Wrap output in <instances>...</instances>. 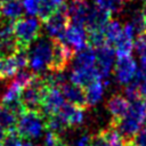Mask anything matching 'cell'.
<instances>
[{
    "instance_id": "obj_1",
    "label": "cell",
    "mask_w": 146,
    "mask_h": 146,
    "mask_svg": "<svg viewBox=\"0 0 146 146\" xmlns=\"http://www.w3.org/2000/svg\"><path fill=\"white\" fill-rule=\"evenodd\" d=\"M146 123V99L138 98L130 102L129 110L121 119L113 120L112 127L122 136L127 144H130L137 132Z\"/></svg>"
},
{
    "instance_id": "obj_2",
    "label": "cell",
    "mask_w": 146,
    "mask_h": 146,
    "mask_svg": "<svg viewBox=\"0 0 146 146\" xmlns=\"http://www.w3.org/2000/svg\"><path fill=\"white\" fill-rule=\"evenodd\" d=\"M55 40L51 38L39 36L29 48V66L38 75L50 70L54 56Z\"/></svg>"
},
{
    "instance_id": "obj_3",
    "label": "cell",
    "mask_w": 146,
    "mask_h": 146,
    "mask_svg": "<svg viewBox=\"0 0 146 146\" xmlns=\"http://www.w3.org/2000/svg\"><path fill=\"white\" fill-rule=\"evenodd\" d=\"M41 23L34 16L21 17L13 23V31L18 49H27L40 35Z\"/></svg>"
},
{
    "instance_id": "obj_4",
    "label": "cell",
    "mask_w": 146,
    "mask_h": 146,
    "mask_svg": "<svg viewBox=\"0 0 146 146\" xmlns=\"http://www.w3.org/2000/svg\"><path fill=\"white\" fill-rule=\"evenodd\" d=\"M44 129H47L46 117L40 112L25 111L18 116L16 131L23 139H35L42 136Z\"/></svg>"
},
{
    "instance_id": "obj_5",
    "label": "cell",
    "mask_w": 146,
    "mask_h": 146,
    "mask_svg": "<svg viewBox=\"0 0 146 146\" xmlns=\"http://www.w3.org/2000/svg\"><path fill=\"white\" fill-rule=\"evenodd\" d=\"M70 25V18L67 15L66 5L60 6L52 15H50L47 19L43 21V29L47 34L54 39L62 41L65 34L67 26Z\"/></svg>"
},
{
    "instance_id": "obj_6",
    "label": "cell",
    "mask_w": 146,
    "mask_h": 146,
    "mask_svg": "<svg viewBox=\"0 0 146 146\" xmlns=\"http://www.w3.org/2000/svg\"><path fill=\"white\" fill-rule=\"evenodd\" d=\"M115 50L108 44L96 49V68L99 79L108 86V78L115 66Z\"/></svg>"
},
{
    "instance_id": "obj_7",
    "label": "cell",
    "mask_w": 146,
    "mask_h": 146,
    "mask_svg": "<svg viewBox=\"0 0 146 146\" xmlns=\"http://www.w3.org/2000/svg\"><path fill=\"white\" fill-rule=\"evenodd\" d=\"M137 72L138 67L131 55L117 57L114 66V74L119 84L128 86L129 83H131L135 80Z\"/></svg>"
},
{
    "instance_id": "obj_8",
    "label": "cell",
    "mask_w": 146,
    "mask_h": 146,
    "mask_svg": "<svg viewBox=\"0 0 146 146\" xmlns=\"http://www.w3.org/2000/svg\"><path fill=\"white\" fill-rule=\"evenodd\" d=\"M66 102H65V98L63 96V92H62L60 88H58V87H48L47 90L44 91V95H43V98H42L40 113L44 117L54 115L63 107V105Z\"/></svg>"
},
{
    "instance_id": "obj_9",
    "label": "cell",
    "mask_w": 146,
    "mask_h": 146,
    "mask_svg": "<svg viewBox=\"0 0 146 146\" xmlns=\"http://www.w3.org/2000/svg\"><path fill=\"white\" fill-rule=\"evenodd\" d=\"M62 42L75 51H81L88 47V31L83 25L71 23L65 31Z\"/></svg>"
},
{
    "instance_id": "obj_10",
    "label": "cell",
    "mask_w": 146,
    "mask_h": 146,
    "mask_svg": "<svg viewBox=\"0 0 146 146\" xmlns=\"http://www.w3.org/2000/svg\"><path fill=\"white\" fill-rule=\"evenodd\" d=\"M73 49L65 44L62 41L55 40L54 44V56H52V63L49 71L55 72H64L65 67L70 64V62L74 58L73 56Z\"/></svg>"
},
{
    "instance_id": "obj_11",
    "label": "cell",
    "mask_w": 146,
    "mask_h": 146,
    "mask_svg": "<svg viewBox=\"0 0 146 146\" xmlns=\"http://www.w3.org/2000/svg\"><path fill=\"white\" fill-rule=\"evenodd\" d=\"M110 21H111L110 13H107L96 6H90L87 18H86L84 27L87 29L88 32H91V31L104 32V30Z\"/></svg>"
},
{
    "instance_id": "obj_12",
    "label": "cell",
    "mask_w": 146,
    "mask_h": 146,
    "mask_svg": "<svg viewBox=\"0 0 146 146\" xmlns=\"http://www.w3.org/2000/svg\"><path fill=\"white\" fill-rule=\"evenodd\" d=\"M62 120L66 123L67 127H78L84 121V108L72 105L70 103H65L63 107L56 113Z\"/></svg>"
},
{
    "instance_id": "obj_13",
    "label": "cell",
    "mask_w": 146,
    "mask_h": 146,
    "mask_svg": "<svg viewBox=\"0 0 146 146\" xmlns=\"http://www.w3.org/2000/svg\"><path fill=\"white\" fill-rule=\"evenodd\" d=\"M60 90H62L63 96L67 103L75 105V106H79V107H83V108H86L88 106L84 89L82 87H79V86L73 84L71 82L70 83L65 82L60 87Z\"/></svg>"
},
{
    "instance_id": "obj_14",
    "label": "cell",
    "mask_w": 146,
    "mask_h": 146,
    "mask_svg": "<svg viewBox=\"0 0 146 146\" xmlns=\"http://www.w3.org/2000/svg\"><path fill=\"white\" fill-rule=\"evenodd\" d=\"M133 36H135V32H133L131 25H130V23H127L123 26V33H122L121 38L113 46L117 57L129 56L131 54V50L133 49V46H135Z\"/></svg>"
},
{
    "instance_id": "obj_15",
    "label": "cell",
    "mask_w": 146,
    "mask_h": 146,
    "mask_svg": "<svg viewBox=\"0 0 146 146\" xmlns=\"http://www.w3.org/2000/svg\"><path fill=\"white\" fill-rule=\"evenodd\" d=\"M66 7H67V15H68L70 22L72 24L84 26L86 18H87L90 6L83 0H79V1L73 0L72 2L66 5Z\"/></svg>"
},
{
    "instance_id": "obj_16",
    "label": "cell",
    "mask_w": 146,
    "mask_h": 146,
    "mask_svg": "<svg viewBox=\"0 0 146 146\" xmlns=\"http://www.w3.org/2000/svg\"><path fill=\"white\" fill-rule=\"evenodd\" d=\"M23 2L19 0L9 1L2 6H0V19H5V22L14 23L19 19L23 15Z\"/></svg>"
},
{
    "instance_id": "obj_17",
    "label": "cell",
    "mask_w": 146,
    "mask_h": 146,
    "mask_svg": "<svg viewBox=\"0 0 146 146\" xmlns=\"http://www.w3.org/2000/svg\"><path fill=\"white\" fill-rule=\"evenodd\" d=\"M106 105H107L108 112L113 116V120H117V119H121L123 115H125V113L129 110L130 103L123 96L115 94L107 100Z\"/></svg>"
},
{
    "instance_id": "obj_18",
    "label": "cell",
    "mask_w": 146,
    "mask_h": 146,
    "mask_svg": "<svg viewBox=\"0 0 146 146\" xmlns=\"http://www.w3.org/2000/svg\"><path fill=\"white\" fill-rule=\"evenodd\" d=\"M96 66V49L87 47L86 49L78 51L73 58L72 68H89Z\"/></svg>"
},
{
    "instance_id": "obj_19",
    "label": "cell",
    "mask_w": 146,
    "mask_h": 146,
    "mask_svg": "<svg viewBox=\"0 0 146 146\" xmlns=\"http://www.w3.org/2000/svg\"><path fill=\"white\" fill-rule=\"evenodd\" d=\"M105 87H106V84L102 80H96L86 87L84 94H86V99H87L88 106H94L102 100Z\"/></svg>"
},
{
    "instance_id": "obj_20",
    "label": "cell",
    "mask_w": 146,
    "mask_h": 146,
    "mask_svg": "<svg viewBox=\"0 0 146 146\" xmlns=\"http://www.w3.org/2000/svg\"><path fill=\"white\" fill-rule=\"evenodd\" d=\"M123 33V26L121 25V23L116 19L110 21L108 24L106 25L105 30H104V35L106 39V44L108 46H114L117 40L121 38Z\"/></svg>"
},
{
    "instance_id": "obj_21",
    "label": "cell",
    "mask_w": 146,
    "mask_h": 146,
    "mask_svg": "<svg viewBox=\"0 0 146 146\" xmlns=\"http://www.w3.org/2000/svg\"><path fill=\"white\" fill-rule=\"evenodd\" d=\"M17 120L18 116L13 111L3 105H0V125L6 132L16 130Z\"/></svg>"
},
{
    "instance_id": "obj_22",
    "label": "cell",
    "mask_w": 146,
    "mask_h": 146,
    "mask_svg": "<svg viewBox=\"0 0 146 146\" xmlns=\"http://www.w3.org/2000/svg\"><path fill=\"white\" fill-rule=\"evenodd\" d=\"M23 88L21 86H18L16 82H11L9 84V87L7 88V90L3 92L2 97H1V105L3 106H8L17 100H21V94H22Z\"/></svg>"
},
{
    "instance_id": "obj_23",
    "label": "cell",
    "mask_w": 146,
    "mask_h": 146,
    "mask_svg": "<svg viewBox=\"0 0 146 146\" xmlns=\"http://www.w3.org/2000/svg\"><path fill=\"white\" fill-rule=\"evenodd\" d=\"M63 2H64V0H41V6H40L38 16L42 21L47 19L60 6H63Z\"/></svg>"
},
{
    "instance_id": "obj_24",
    "label": "cell",
    "mask_w": 146,
    "mask_h": 146,
    "mask_svg": "<svg viewBox=\"0 0 146 146\" xmlns=\"http://www.w3.org/2000/svg\"><path fill=\"white\" fill-rule=\"evenodd\" d=\"M100 135L106 139V141L110 144V146H125L124 139L116 131V129L113 128L112 125L110 128H106V129L102 130Z\"/></svg>"
},
{
    "instance_id": "obj_25",
    "label": "cell",
    "mask_w": 146,
    "mask_h": 146,
    "mask_svg": "<svg viewBox=\"0 0 146 146\" xmlns=\"http://www.w3.org/2000/svg\"><path fill=\"white\" fill-rule=\"evenodd\" d=\"M95 6L112 14L120 13L123 7V1L122 0H94Z\"/></svg>"
},
{
    "instance_id": "obj_26",
    "label": "cell",
    "mask_w": 146,
    "mask_h": 146,
    "mask_svg": "<svg viewBox=\"0 0 146 146\" xmlns=\"http://www.w3.org/2000/svg\"><path fill=\"white\" fill-rule=\"evenodd\" d=\"M130 25L135 32V35H141L146 33V18L143 14V11H137L132 15L130 19Z\"/></svg>"
},
{
    "instance_id": "obj_27",
    "label": "cell",
    "mask_w": 146,
    "mask_h": 146,
    "mask_svg": "<svg viewBox=\"0 0 146 146\" xmlns=\"http://www.w3.org/2000/svg\"><path fill=\"white\" fill-rule=\"evenodd\" d=\"M88 42L91 46V48L97 49L106 44V39L104 35V32L102 31H91L88 32Z\"/></svg>"
},
{
    "instance_id": "obj_28",
    "label": "cell",
    "mask_w": 146,
    "mask_h": 146,
    "mask_svg": "<svg viewBox=\"0 0 146 146\" xmlns=\"http://www.w3.org/2000/svg\"><path fill=\"white\" fill-rule=\"evenodd\" d=\"M34 78V74L29 72V71H25V70H21L19 72H17V74L15 75V79H14V82H16L18 86H21L23 89L26 88L33 80Z\"/></svg>"
},
{
    "instance_id": "obj_29",
    "label": "cell",
    "mask_w": 146,
    "mask_h": 146,
    "mask_svg": "<svg viewBox=\"0 0 146 146\" xmlns=\"http://www.w3.org/2000/svg\"><path fill=\"white\" fill-rule=\"evenodd\" d=\"M133 47L136 49L137 55L140 57L141 63H146V33L137 36Z\"/></svg>"
},
{
    "instance_id": "obj_30",
    "label": "cell",
    "mask_w": 146,
    "mask_h": 146,
    "mask_svg": "<svg viewBox=\"0 0 146 146\" xmlns=\"http://www.w3.org/2000/svg\"><path fill=\"white\" fill-rule=\"evenodd\" d=\"M2 145L3 146H22V137L17 133L16 130H11L6 132L3 139H2Z\"/></svg>"
},
{
    "instance_id": "obj_31",
    "label": "cell",
    "mask_w": 146,
    "mask_h": 146,
    "mask_svg": "<svg viewBox=\"0 0 146 146\" xmlns=\"http://www.w3.org/2000/svg\"><path fill=\"white\" fill-rule=\"evenodd\" d=\"M124 96L129 102H133L138 98H140V92H139V83L136 81H132L128 86H125L124 89Z\"/></svg>"
},
{
    "instance_id": "obj_32",
    "label": "cell",
    "mask_w": 146,
    "mask_h": 146,
    "mask_svg": "<svg viewBox=\"0 0 146 146\" xmlns=\"http://www.w3.org/2000/svg\"><path fill=\"white\" fill-rule=\"evenodd\" d=\"M40 6H41V0H23L24 10L31 16H35L39 14Z\"/></svg>"
},
{
    "instance_id": "obj_33",
    "label": "cell",
    "mask_w": 146,
    "mask_h": 146,
    "mask_svg": "<svg viewBox=\"0 0 146 146\" xmlns=\"http://www.w3.org/2000/svg\"><path fill=\"white\" fill-rule=\"evenodd\" d=\"M63 140L59 138L58 135L51 132V131H47L44 133L43 137V146H62L63 145Z\"/></svg>"
},
{
    "instance_id": "obj_34",
    "label": "cell",
    "mask_w": 146,
    "mask_h": 146,
    "mask_svg": "<svg viewBox=\"0 0 146 146\" xmlns=\"http://www.w3.org/2000/svg\"><path fill=\"white\" fill-rule=\"evenodd\" d=\"M13 56L15 58V62L18 68H24L29 64V55L26 49H18Z\"/></svg>"
},
{
    "instance_id": "obj_35",
    "label": "cell",
    "mask_w": 146,
    "mask_h": 146,
    "mask_svg": "<svg viewBox=\"0 0 146 146\" xmlns=\"http://www.w3.org/2000/svg\"><path fill=\"white\" fill-rule=\"evenodd\" d=\"M131 144H133L135 146H146V125L137 132Z\"/></svg>"
},
{
    "instance_id": "obj_36",
    "label": "cell",
    "mask_w": 146,
    "mask_h": 146,
    "mask_svg": "<svg viewBox=\"0 0 146 146\" xmlns=\"http://www.w3.org/2000/svg\"><path fill=\"white\" fill-rule=\"evenodd\" d=\"M73 146H92L91 137L87 133H83L75 139V141L73 143Z\"/></svg>"
},
{
    "instance_id": "obj_37",
    "label": "cell",
    "mask_w": 146,
    "mask_h": 146,
    "mask_svg": "<svg viewBox=\"0 0 146 146\" xmlns=\"http://www.w3.org/2000/svg\"><path fill=\"white\" fill-rule=\"evenodd\" d=\"M91 140H92V146H110V144L100 135V132L91 136Z\"/></svg>"
},
{
    "instance_id": "obj_38",
    "label": "cell",
    "mask_w": 146,
    "mask_h": 146,
    "mask_svg": "<svg viewBox=\"0 0 146 146\" xmlns=\"http://www.w3.org/2000/svg\"><path fill=\"white\" fill-rule=\"evenodd\" d=\"M139 92H140V97L146 99V76L139 81Z\"/></svg>"
},
{
    "instance_id": "obj_39",
    "label": "cell",
    "mask_w": 146,
    "mask_h": 146,
    "mask_svg": "<svg viewBox=\"0 0 146 146\" xmlns=\"http://www.w3.org/2000/svg\"><path fill=\"white\" fill-rule=\"evenodd\" d=\"M5 135H6V131H5V130L1 128V125H0V140H2V139H3Z\"/></svg>"
},
{
    "instance_id": "obj_40",
    "label": "cell",
    "mask_w": 146,
    "mask_h": 146,
    "mask_svg": "<svg viewBox=\"0 0 146 146\" xmlns=\"http://www.w3.org/2000/svg\"><path fill=\"white\" fill-rule=\"evenodd\" d=\"M22 146H34L31 141H25V143H23V145Z\"/></svg>"
},
{
    "instance_id": "obj_41",
    "label": "cell",
    "mask_w": 146,
    "mask_h": 146,
    "mask_svg": "<svg viewBox=\"0 0 146 146\" xmlns=\"http://www.w3.org/2000/svg\"><path fill=\"white\" fill-rule=\"evenodd\" d=\"M143 14H144V16H145V18H146V1H145V3H144V7H143Z\"/></svg>"
},
{
    "instance_id": "obj_42",
    "label": "cell",
    "mask_w": 146,
    "mask_h": 146,
    "mask_svg": "<svg viewBox=\"0 0 146 146\" xmlns=\"http://www.w3.org/2000/svg\"><path fill=\"white\" fill-rule=\"evenodd\" d=\"M9 1H13V0H0V6H2V5H5V3H7V2H9Z\"/></svg>"
},
{
    "instance_id": "obj_43",
    "label": "cell",
    "mask_w": 146,
    "mask_h": 146,
    "mask_svg": "<svg viewBox=\"0 0 146 146\" xmlns=\"http://www.w3.org/2000/svg\"><path fill=\"white\" fill-rule=\"evenodd\" d=\"M62 146H68V145H67V144H66V143H65V141H64V143H63V145H62Z\"/></svg>"
},
{
    "instance_id": "obj_44",
    "label": "cell",
    "mask_w": 146,
    "mask_h": 146,
    "mask_svg": "<svg viewBox=\"0 0 146 146\" xmlns=\"http://www.w3.org/2000/svg\"><path fill=\"white\" fill-rule=\"evenodd\" d=\"M0 146H3V145H2V140H0Z\"/></svg>"
},
{
    "instance_id": "obj_45",
    "label": "cell",
    "mask_w": 146,
    "mask_h": 146,
    "mask_svg": "<svg viewBox=\"0 0 146 146\" xmlns=\"http://www.w3.org/2000/svg\"><path fill=\"white\" fill-rule=\"evenodd\" d=\"M122 1H123V2H124V1H128V0H122Z\"/></svg>"
},
{
    "instance_id": "obj_46",
    "label": "cell",
    "mask_w": 146,
    "mask_h": 146,
    "mask_svg": "<svg viewBox=\"0 0 146 146\" xmlns=\"http://www.w3.org/2000/svg\"><path fill=\"white\" fill-rule=\"evenodd\" d=\"M76 1H79V0H76Z\"/></svg>"
},
{
    "instance_id": "obj_47",
    "label": "cell",
    "mask_w": 146,
    "mask_h": 146,
    "mask_svg": "<svg viewBox=\"0 0 146 146\" xmlns=\"http://www.w3.org/2000/svg\"><path fill=\"white\" fill-rule=\"evenodd\" d=\"M144 1H146V0H144Z\"/></svg>"
}]
</instances>
